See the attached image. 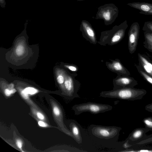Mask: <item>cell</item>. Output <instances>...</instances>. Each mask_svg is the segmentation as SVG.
I'll return each instance as SVG.
<instances>
[{
	"mask_svg": "<svg viewBox=\"0 0 152 152\" xmlns=\"http://www.w3.org/2000/svg\"><path fill=\"white\" fill-rule=\"evenodd\" d=\"M146 93V91L144 89H137L134 87H125L102 91L100 95L104 98L133 101L142 99Z\"/></svg>",
	"mask_w": 152,
	"mask_h": 152,
	"instance_id": "obj_1",
	"label": "cell"
},
{
	"mask_svg": "<svg viewBox=\"0 0 152 152\" xmlns=\"http://www.w3.org/2000/svg\"><path fill=\"white\" fill-rule=\"evenodd\" d=\"M112 109L113 107L110 105L91 102L75 104L72 107L76 115L85 112L96 114L109 111Z\"/></svg>",
	"mask_w": 152,
	"mask_h": 152,
	"instance_id": "obj_2",
	"label": "cell"
},
{
	"mask_svg": "<svg viewBox=\"0 0 152 152\" xmlns=\"http://www.w3.org/2000/svg\"><path fill=\"white\" fill-rule=\"evenodd\" d=\"M118 12V9L115 4H105L98 8L96 18L103 19L105 24H111L117 17Z\"/></svg>",
	"mask_w": 152,
	"mask_h": 152,
	"instance_id": "obj_3",
	"label": "cell"
},
{
	"mask_svg": "<svg viewBox=\"0 0 152 152\" xmlns=\"http://www.w3.org/2000/svg\"><path fill=\"white\" fill-rule=\"evenodd\" d=\"M121 128L116 126H105L93 125L91 129L92 134L99 138L108 139L119 134Z\"/></svg>",
	"mask_w": 152,
	"mask_h": 152,
	"instance_id": "obj_4",
	"label": "cell"
},
{
	"mask_svg": "<svg viewBox=\"0 0 152 152\" xmlns=\"http://www.w3.org/2000/svg\"><path fill=\"white\" fill-rule=\"evenodd\" d=\"M140 26L137 22L131 25L128 33V48L129 53H134L136 50L139 37Z\"/></svg>",
	"mask_w": 152,
	"mask_h": 152,
	"instance_id": "obj_5",
	"label": "cell"
},
{
	"mask_svg": "<svg viewBox=\"0 0 152 152\" xmlns=\"http://www.w3.org/2000/svg\"><path fill=\"white\" fill-rule=\"evenodd\" d=\"M114 84L113 89H115L125 87L133 88L138 84V82L133 77L121 75L114 80Z\"/></svg>",
	"mask_w": 152,
	"mask_h": 152,
	"instance_id": "obj_6",
	"label": "cell"
},
{
	"mask_svg": "<svg viewBox=\"0 0 152 152\" xmlns=\"http://www.w3.org/2000/svg\"><path fill=\"white\" fill-rule=\"evenodd\" d=\"M128 27L126 20L119 26L114 27V33L110 39V44H116L120 41L124 37L126 31Z\"/></svg>",
	"mask_w": 152,
	"mask_h": 152,
	"instance_id": "obj_7",
	"label": "cell"
},
{
	"mask_svg": "<svg viewBox=\"0 0 152 152\" xmlns=\"http://www.w3.org/2000/svg\"><path fill=\"white\" fill-rule=\"evenodd\" d=\"M64 88L67 97L70 99L79 98L77 94L78 89L77 88L72 77L67 75L65 77Z\"/></svg>",
	"mask_w": 152,
	"mask_h": 152,
	"instance_id": "obj_8",
	"label": "cell"
},
{
	"mask_svg": "<svg viewBox=\"0 0 152 152\" xmlns=\"http://www.w3.org/2000/svg\"><path fill=\"white\" fill-rule=\"evenodd\" d=\"M128 6L140 11L141 14L152 15V4L145 2H134L127 4Z\"/></svg>",
	"mask_w": 152,
	"mask_h": 152,
	"instance_id": "obj_9",
	"label": "cell"
},
{
	"mask_svg": "<svg viewBox=\"0 0 152 152\" xmlns=\"http://www.w3.org/2000/svg\"><path fill=\"white\" fill-rule=\"evenodd\" d=\"M107 66L111 71L118 73L121 75L129 76L130 75L129 72L118 60H113L111 63H108Z\"/></svg>",
	"mask_w": 152,
	"mask_h": 152,
	"instance_id": "obj_10",
	"label": "cell"
},
{
	"mask_svg": "<svg viewBox=\"0 0 152 152\" xmlns=\"http://www.w3.org/2000/svg\"><path fill=\"white\" fill-rule=\"evenodd\" d=\"M139 65L148 75L152 77V61L146 56L138 54Z\"/></svg>",
	"mask_w": 152,
	"mask_h": 152,
	"instance_id": "obj_11",
	"label": "cell"
},
{
	"mask_svg": "<svg viewBox=\"0 0 152 152\" xmlns=\"http://www.w3.org/2000/svg\"><path fill=\"white\" fill-rule=\"evenodd\" d=\"M81 27L85 34L91 41L93 43H96V40L95 34L90 23L87 21L82 20Z\"/></svg>",
	"mask_w": 152,
	"mask_h": 152,
	"instance_id": "obj_12",
	"label": "cell"
},
{
	"mask_svg": "<svg viewBox=\"0 0 152 152\" xmlns=\"http://www.w3.org/2000/svg\"><path fill=\"white\" fill-rule=\"evenodd\" d=\"M149 130L147 128H138L134 129L128 137V140L135 141L140 139Z\"/></svg>",
	"mask_w": 152,
	"mask_h": 152,
	"instance_id": "obj_13",
	"label": "cell"
},
{
	"mask_svg": "<svg viewBox=\"0 0 152 152\" xmlns=\"http://www.w3.org/2000/svg\"><path fill=\"white\" fill-rule=\"evenodd\" d=\"M70 127L74 139L78 144L81 143L82 139L79 126L74 122L71 124Z\"/></svg>",
	"mask_w": 152,
	"mask_h": 152,
	"instance_id": "obj_14",
	"label": "cell"
},
{
	"mask_svg": "<svg viewBox=\"0 0 152 152\" xmlns=\"http://www.w3.org/2000/svg\"><path fill=\"white\" fill-rule=\"evenodd\" d=\"M144 47L149 51L152 53V32L145 31L144 32Z\"/></svg>",
	"mask_w": 152,
	"mask_h": 152,
	"instance_id": "obj_15",
	"label": "cell"
},
{
	"mask_svg": "<svg viewBox=\"0 0 152 152\" xmlns=\"http://www.w3.org/2000/svg\"><path fill=\"white\" fill-rule=\"evenodd\" d=\"M136 67L138 71L145 80L152 85V77L145 72L139 65L137 66Z\"/></svg>",
	"mask_w": 152,
	"mask_h": 152,
	"instance_id": "obj_16",
	"label": "cell"
},
{
	"mask_svg": "<svg viewBox=\"0 0 152 152\" xmlns=\"http://www.w3.org/2000/svg\"><path fill=\"white\" fill-rule=\"evenodd\" d=\"M143 122L146 128L152 131V117H149L144 118Z\"/></svg>",
	"mask_w": 152,
	"mask_h": 152,
	"instance_id": "obj_17",
	"label": "cell"
},
{
	"mask_svg": "<svg viewBox=\"0 0 152 152\" xmlns=\"http://www.w3.org/2000/svg\"><path fill=\"white\" fill-rule=\"evenodd\" d=\"M142 30L152 32V21H148L145 22L144 24Z\"/></svg>",
	"mask_w": 152,
	"mask_h": 152,
	"instance_id": "obj_18",
	"label": "cell"
},
{
	"mask_svg": "<svg viewBox=\"0 0 152 152\" xmlns=\"http://www.w3.org/2000/svg\"><path fill=\"white\" fill-rule=\"evenodd\" d=\"M24 91L27 94L31 95H33L37 93L38 90L33 87H27L24 90Z\"/></svg>",
	"mask_w": 152,
	"mask_h": 152,
	"instance_id": "obj_19",
	"label": "cell"
},
{
	"mask_svg": "<svg viewBox=\"0 0 152 152\" xmlns=\"http://www.w3.org/2000/svg\"><path fill=\"white\" fill-rule=\"evenodd\" d=\"M24 47L22 45H18L15 50L16 54L18 56H20L23 55L24 52Z\"/></svg>",
	"mask_w": 152,
	"mask_h": 152,
	"instance_id": "obj_20",
	"label": "cell"
},
{
	"mask_svg": "<svg viewBox=\"0 0 152 152\" xmlns=\"http://www.w3.org/2000/svg\"><path fill=\"white\" fill-rule=\"evenodd\" d=\"M57 81L58 83L61 85H62L64 83L65 78L64 74L61 73L59 74L57 77Z\"/></svg>",
	"mask_w": 152,
	"mask_h": 152,
	"instance_id": "obj_21",
	"label": "cell"
},
{
	"mask_svg": "<svg viewBox=\"0 0 152 152\" xmlns=\"http://www.w3.org/2000/svg\"><path fill=\"white\" fill-rule=\"evenodd\" d=\"M53 112L56 116H59L61 114V111L60 109L57 106H55L53 108Z\"/></svg>",
	"mask_w": 152,
	"mask_h": 152,
	"instance_id": "obj_22",
	"label": "cell"
},
{
	"mask_svg": "<svg viewBox=\"0 0 152 152\" xmlns=\"http://www.w3.org/2000/svg\"><path fill=\"white\" fill-rule=\"evenodd\" d=\"M15 91L16 90L15 89H13L11 90L8 89H6L5 90L4 93L7 96H9L12 94L15 93Z\"/></svg>",
	"mask_w": 152,
	"mask_h": 152,
	"instance_id": "obj_23",
	"label": "cell"
},
{
	"mask_svg": "<svg viewBox=\"0 0 152 152\" xmlns=\"http://www.w3.org/2000/svg\"><path fill=\"white\" fill-rule=\"evenodd\" d=\"M66 67L72 71H76L77 70V67L75 66L72 65H65Z\"/></svg>",
	"mask_w": 152,
	"mask_h": 152,
	"instance_id": "obj_24",
	"label": "cell"
},
{
	"mask_svg": "<svg viewBox=\"0 0 152 152\" xmlns=\"http://www.w3.org/2000/svg\"><path fill=\"white\" fill-rule=\"evenodd\" d=\"M145 109L147 111L152 113V103L146 105L145 107Z\"/></svg>",
	"mask_w": 152,
	"mask_h": 152,
	"instance_id": "obj_25",
	"label": "cell"
},
{
	"mask_svg": "<svg viewBox=\"0 0 152 152\" xmlns=\"http://www.w3.org/2000/svg\"><path fill=\"white\" fill-rule=\"evenodd\" d=\"M128 142L129 140H127L123 144V146L124 148L125 149H127L129 148H130L131 146V145H130Z\"/></svg>",
	"mask_w": 152,
	"mask_h": 152,
	"instance_id": "obj_26",
	"label": "cell"
},
{
	"mask_svg": "<svg viewBox=\"0 0 152 152\" xmlns=\"http://www.w3.org/2000/svg\"><path fill=\"white\" fill-rule=\"evenodd\" d=\"M16 143L18 147L21 149L22 146V141L20 140H17L16 141Z\"/></svg>",
	"mask_w": 152,
	"mask_h": 152,
	"instance_id": "obj_27",
	"label": "cell"
},
{
	"mask_svg": "<svg viewBox=\"0 0 152 152\" xmlns=\"http://www.w3.org/2000/svg\"><path fill=\"white\" fill-rule=\"evenodd\" d=\"M21 94L22 96L25 99H27L28 98V94L26 93L24 90L21 92Z\"/></svg>",
	"mask_w": 152,
	"mask_h": 152,
	"instance_id": "obj_28",
	"label": "cell"
},
{
	"mask_svg": "<svg viewBox=\"0 0 152 152\" xmlns=\"http://www.w3.org/2000/svg\"><path fill=\"white\" fill-rule=\"evenodd\" d=\"M38 124L40 126L42 127H46L47 126V124L46 123L41 121H39Z\"/></svg>",
	"mask_w": 152,
	"mask_h": 152,
	"instance_id": "obj_29",
	"label": "cell"
},
{
	"mask_svg": "<svg viewBox=\"0 0 152 152\" xmlns=\"http://www.w3.org/2000/svg\"><path fill=\"white\" fill-rule=\"evenodd\" d=\"M37 117L39 119L41 120H43L45 118L44 115L41 113L39 112H37Z\"/></svg>",
	"mask_w": 152,
	"mask_h": 152,
	"instance_id": "obj_30",
	"label": "cell"
},
{
	"mask_svg": "<svg viewBox=\"0 0 152 152\" xmlns=\"http://www.w3.org/2000/svg\"><path fill=\"white\" fill-rule=\"evenodd\" d=\"M0 5L1 7L3 8H5L6 5L5 0H0Z\"/></svg>",
	"mask_w": 152,
	"mask_h": 152,
	"instance_id": "obj_31",
	"label": "cell"
}]
</instances>
